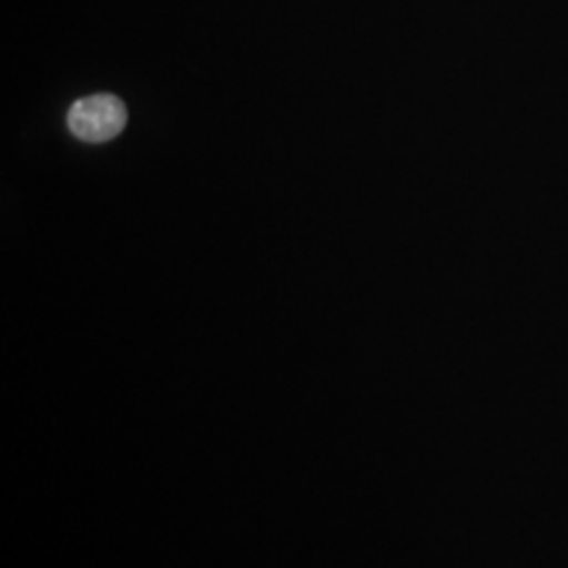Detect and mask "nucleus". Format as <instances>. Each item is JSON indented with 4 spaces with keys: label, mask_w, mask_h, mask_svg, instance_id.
Wrapping results in <instances>:
<instances>
[{
    "label": "nucleus",
    "mask_w": 568,
    "mask_h": 568,
    "mask_svg": "<svg viewBox=\"0 0 568 568\" xmlns=\"http://www.w3.org/2000/svg\"><path fill=\"white\" fill-rule=\"evenodd\" d=\"M67 124L77 140L109 142L126 126V105L111 92H98L71 105Z\"/></svg>",
    "instance_id": "1"
}]
</instances>
